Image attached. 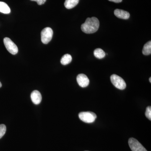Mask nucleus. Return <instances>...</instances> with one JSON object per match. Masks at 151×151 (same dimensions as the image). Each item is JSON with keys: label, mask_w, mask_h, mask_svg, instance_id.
Instances as JSON below:
<instances>
[{"label": "nucleus", "mask_w": 151, "mask_h": 151, "mask_svg": "<svg viewBox=\"0 0 151 151\" xmlns=\"http://www.w3.org/2000/svg\"><path fill=\"white\" fill-rule=\"evenodd\" d=\"M149 80H150V82H151V78L150 77V79H149Z\"/></svg>", "instance_id": "aec40b11"}, {"label": "nucleus", "mask_w": 151, "mask_h": 151, "mask_svg": "<svg viewBox=\"0 0 151 151\" xmlns=\"http://www.w3.org/2000/svg\"><path fill=\"white\" fill-rule=\"evenodd\" d=\"M6 128L4 124L0 125V139H1L5 134Z\"/></svg>", "instance_id": "2eb2a0df"}, {"label": "nucleus", "mask_w": 151, "mask_h": 151, "mask_svg": "<svg viewBox=\"0 0 151 151\" xmlns=\"http://www.w3.org/2000/svg\"><path fill=\"white\" fill-rule=\"evenodd\" d=\"M100 26L99 20L95 17L88 18L83 24L81 25L82 32L86 34H92L98 30Z\"/></svg>", "instance_id": "f257e3e1"}, {"label": "nucleus", "mask_w": 151, "mask_h": 151, "mask_svg": "<svg viewBox=\"0 0 151 151\" xmlns=\"http://www.w3.org/2000/svg\"><path fill=\"white\" fill-rule=\"evenodd\" d=\"M76 80L78 85L81 87H86L89 85V79L85 74L83 73L78 74L76 78Z\"/></svg>", "instance_id": "0eeeda50"}, {"label": "nucleus", "mask_w": 151, "mask_h": 151, "mask_svg": "<svg viewBox=\"0 0 151 151\" xmlns=\"http://www.w3.org/2000/svg\"><path fill=\"white\" fill-rule=\"evenodd\" d=\"M53 35V31L50 27H46L41 33V41L42 43L47 44L51 41Z\"/></svg>", "instance_id": "20e7f679"}, {"label": "nucleus", "mask_w": 151, "mask_h": 151, "mask_svg": "<svg viewBox=\"0 0 151 151\" xmlns=\"http://www.w3.org/2000/svg\"><path fill=\"white\" fill-rule=\"evenodd\" d=\"M78 116L81 121L86 123H93L97 118L96 114L91 112H81L78 114Z\"/></svg>", "instance_id": "7ed1b4c3"}, {"label": "nucleus", "mask_w": 151, "mask_h": 151, "mask_svg": "<svg viewBox=\"0 0 151 151\" xmlns=\"http://www.w3.org/2000/svg\"><path fill=\"white\" fill-rule=\"evenodd\" d=\"M108 1L116 3H121L122 1V0H108Z\"/></svg>", "instance_id": "a211bd4d"}, {"label": "nucleus", "mask_w": 151, "mask_h": 151, "mask_svg": "<svg viewBox=\"0 0 151 151\" xmlns=\"http://www.w3.org/2000/svg\"><path fill=\"white\" fill-rule=\"evenodd\" d=\"M31 98L33 103L35 105H38L41 103L42 101V95L40 92L37 90H34L32 92L31 94Z\"/></svg>", "instance_id": "6e6552de"}, {"label": "nucleus", "mask_w": 151, "mask_h": 151, "mask_svg": "<svg viewBox=\"0 0 151 151\" xmlns=\"http://www.w3.org/2000/svg\"><path fill=\"white\" fill-rule=\"evenodd\" d=\"M114 14L119 18L127 19L130 17V14L127 11L116 9L114 11Z\"/></svg>", "instance_id": "1a4fd4ad"}, {"label": "nucleus", "mask_w": 151, "mask_h": 151, "mask_svg": "<svg viewBox=\"0 0 151 151\" xmlns=\"http://www.w3.org/2000/svg\"><path fill=\"white\" fill-rule=\"evenodd\" d=\"M94 56L99 59H102L105 57L106 54L103 50L100 48H97L94 51Z\"/></svg>", "instance_id": "4468645a"}, {"label": "nucleus", "mask_w": 151, "mask_h": 151, "mask_svg": "<svg viewBox=\"0 0 151 151\" xmlns=\"http://www.w3.org/2000/svg\"><path fill=\"white\" fill-rule=\"evenodd\" d=\"M72 59V57L70 54H65L61 58L60 63L62 65H67L71 62Z\"/></svg>", "instance_id": "f8f14e48"}, {"label": "nucleus", "mask_w": 151, "mask_h": 151, "mask_svg": "<svg viewBox=\"0 0 151 151\" xmlns=\"http://www.w3.org/2000/svg\"><path fill=\"white\" fill-rule=\"evenodd\" d=\"M129 145L132 151H147L139 142L134 138L129 139Z\"/></svg>", "instance_id": "423d86ee"}, {"label": "nucleus", "mask_w": 151, "mask_h": 151, "mask_svg": "<svg viewBox=\"0 0 151 151\" xmlns=\"http://www.w3.org/2000/svg\"><path fill=\"white\" fill-rule=\"evenodd\" d=\"M112 84L118 89L123 90L126 88L127 84L124 79L116 74H113L111 77Z\"/></svg>", "instance_id": "f03ea898"}, {"label": "nucleus", "mask_w": 151, "mask_h": 151, "mask_svg": "<svg viewBox=\"0 0 151 151\" xmlns=\"http://www.w3.org/2000/svg\"><path fill=\"white\" fill-rule=\"evenodd\" d=\"M145 116L150 120H151V107L148 106L147 107L145 112Z\"/></svg>", "instance_id": "dca6fc26"}, {"label": "nucleus", "mask_w": 151, "mask_h": 151, "mask_svg": "<svg viewBox=\"0 0 151 151\" xmlns=\"http://www.w3.org/2000/svg\"><path fill=\"white\" fill-rule=\"evenodd\" d=\"M32 1H35L37 2L39 5H41L43 4L46 2V0H31Z\"/></svg>", "instance_id": "f3484780"}, {"label": "nucleus", "mask_w": 151, "mask_h": 151, "mask_svg": "<svg viewBox=\"0 0 151 151\" xmlns=\"http://www.w3.org/2000/svg\"><path fill=\"white\" fill-rule=\"evenodd\" d=\"M4 44L8 51L13 55H15L18 52V48L13 42L8 37L4 39Z\"/></svg>", "instance_id": "39448f33"}, {"label": "nucleus", "mask_w": 151, "mask_h": 151, "mask_svg": "<svg viewBox=\"0 0 151 151\" xmlns=\"http://www.w3.org/2000/svg\"><path fill=\"white\" fill-rule=\"evenodd\" d=\"M0 12L5 14H9L10 13L11 9L6 3L0 1Z\"/></svg>", "instance_id": "9b49d317"}, {"label": "nucleus", "mask_w": 151, "mask_h": 151, "mask_svg": "<svg viewBox=\"0 0 151 151\" xmlns=\"http://www.w3.org/2000/svg\"><path fill=\"white\" fill-rule=\"evenodd\" d=\"M2 86V84L1 83V82H0V88H1V87Z\"/></svg>", "instance_id": "6ab92c4d"}, {"label": "nucleus", "mask_w": 151, "mask_h": 151, "mask_svg": "<svg viewBox=\"0 0 151 151\" xmlns=\"http://www.w3.org/2000/svg\"><path fill=\"white\" fill-rule=\"evenodd\" d=\"M142 53L144 55H149L151 53V41L148 42L144 45L143 48Z\"/></svg>", "instance_id": "ddd939ff"}, {"label": "nucleus", "mask_w": 151, "mask_h": 151, "mask_svg": "<svg viewBox=\"0 0 151 151\" xmlns=\"http://www.w3.org/2000/svg\"><path fill=\"white\" fill-rule=\"evenodd\" d=\"M79 0H65L64 6L67 9H71L78 4Z\"/></svg>", "instance_id": "9d476101"}]
</instances>
